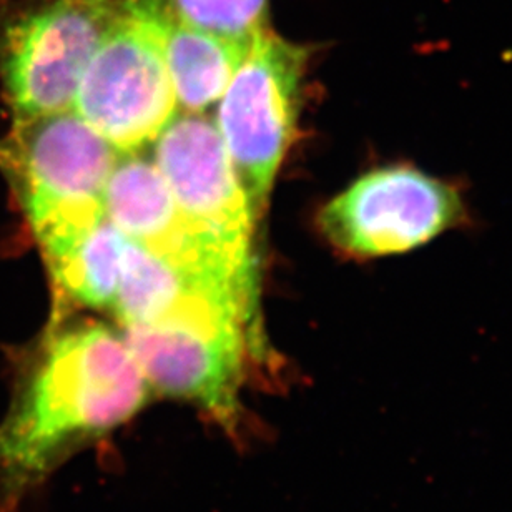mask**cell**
Returning <instances> with one entry per match:
<instances>
[{"label":"cell","mask_w":512,"mask_h":512,"mask_svg":"<svg viewBox=\"0 0 512 512\" xmlns=\"http://www.w3.org/2000/svg\"><path fill=\"white\" fill-rule=\"evenodd\" d=\"M153 399L119 328L55 321L15 380L0 421V512H17L62 464Z\"/></svg>","instance_id":"1"},{"label":"cell","mask_w":512,"mask_h":512,"mask_svg":"<svg viewBox=\"0 0 512 512\" xmlns=\"http://www.w3.org/2000/svg\"><path fill=\"white\" fill-rule=\"evenodd\" d=\"M119 157L74 110L15 124L0 142V165L12 180L40 250L107 217L105 187Z\"/></svg>","instance_id":"2"},{"label":"cell","mask_w":512,"mask_h":512,"mask_svg":"<svg viewBox=\"0 0 512 512\" xmlns=\"http://www.w3.org/2000/svg\"><path fill=\"white\" fill-rule=\"evenodd\" d=\"M473 225L466 188L413 162L366 170L318 212L333 250L351 260L403 256Z\"/></svg>","instance_id":"3"},{"label":"cell","mask_w":512,"mask_h":512,"mask_svg":"<svg viewBox=\"0 0 512 512\" xmlns=\"http://www.w3.org/2000/svg\"><path fill=\"white\" fill-rule=\"evenodd\" d=\"M160 0H127L85 67L72 110L120 153L152 143L177 115Z\"/></svg>","instance_id":"4"},{"label":"cell","mask_w":512,"mask_h":512,"mask_svg":"<svg viewBox=\"0 0 512 512\" xmlns=\"http://www.w3.org/2000/svg\"><path fill=\"white\" fill-rule=\"evenodd\" d=\"M127 0H0V80L15 122L72 110L85 67Z\"/></svg>","instance_id":"5"},{"label":"cell","mask_w":512,"mask_h":512,"mask_svg":"<svg viewBox=\"0 0 512 512\" xmlns=\"http://www.w3.org/2000/svg\"><path fill=\"white\" fill-rule=\"evenodd\" d=\"M310 49L261 30L217 104L222 137L256 222L296 137Z\"/></svg>","instance_id":"6"},{"label":"cell","mask_w":512,"mask_h":512,"mask_svg":"<svg viewBox=\"0 0 512 512\" xmlns=\"http://www.w3.org/2000/svg\"><path fill=\"white\" fill-rule=\"evenodd\" d=\"M112 313L119 326L183 331L268 358L256 293L175 268L128 240Z\"/></svg>","instance_id":"7"},{"label":"cell","mask_w":512,"mask_h":512,"mask_svg":"<svg viewBox=\"0 0 512 512\" xmlns=\"http://www.w3.org/2000/svg\"><path fill=\"white\" fill-rule=\"evenodd\" d=\"M152 145L153 163L188 222L235 263L256 270L258 222L215 122L182 112Z\"/></svg>","instance_id":"8"},{"label":"cell","mask_w":512,"mask_h":512,"mask_svg":"<svg viewBox=\"0 0 512 512\" xmlns=\"http://www.w3.org/2000/svg\"><path fill=\"white\" fill-rule=\"evenodd\" d=\"M105 213L128 242L168 265L256 293V270L238 265L193 228L150 158L120 153L105 187Z\"/></svg>","instance_id":"9"},{"label":"cell","mask_w":512,"mask_h":512,"mask_svg":"<svg viewBox=\"0 0 512 512\" xmlns=\"http://www.w3.org/2000/svg\"><path fill=\"white\" fill-rule=\"evenodd\" d=\"M125 248L124 233L105 217L89 230L42 250L59 296L57 318L69 305L112 311Z\"/></svg>","instance_id":"10"},{"label":"cell","mask_w":512,"mask_h":512,"mask_svg":"<svg viewBox=\"0 0 512 512\" xmlns=\"http://www.w3.org/2000/svg\"><path fill=\"white\" fill-rule=\"evenodd\" d=\"M248 45L220 39L168 17L163 52L178 107L188 114H205L217 105Z\"/></svg>","instance_id":"11"},{"label":"cell","mask_w":512,"mask_h":512,"mask_svg":"<svg viewBox=\"0 0 512 512\" xmlns=\"http://www.w3.org/2000/svg\"><path fill=\"white\" fill-rule=\"evenodd\" d=\"M168 17L220 39L250 44L268 27V0H160Z\"/></svg>","instance_id":"12"}]
</instances>
